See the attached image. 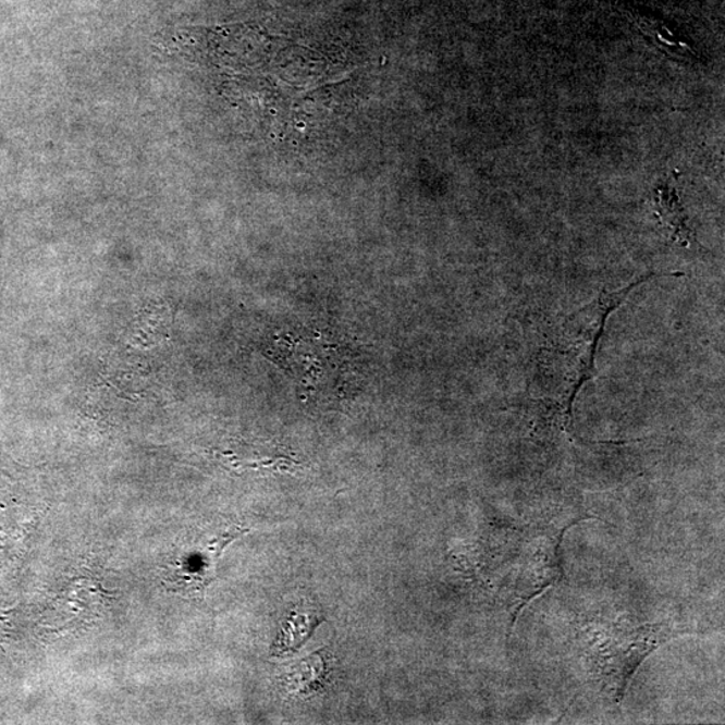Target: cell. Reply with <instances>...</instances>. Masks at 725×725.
Listing matches in <instances>:
<instances>
[{"instance_id":"1","label":"cell","mask_w":725,"mask_h":725,"mask_svg":"<svg viewBox=\"0 0 725 725\" xmlns=\"http://www.w3.org/2000/svg\"><path fill=\"white\" fill-rule=\"evenodd\" d=\"M653 275H643L624 290L603 293L578 312L568 316L551 332L544 348L540 351V395L551 416L564 429L572 425L574 401L594 372L598 345L610 315L637 285Z\"/></svg>"},{"instance_id":"2","label":"cell","mask_w":725,"mask_h":725,"mask_svg":"<svg viewBox=\"0 0 725 725\" xmlns=\"http://www.w3.org/2000/svg\"><path fill=\"white\" fill-rule=\"evenodd\" d=\"M589 635V652L615 698L625 695L638 666L661 643L675 637L665 625H602Z\"/></svg>"},{"instance_id":"3","label":"cell","mask_w":725,"mask_h":725,"mask_svg":"<svg viewBox=\"0 0 725 725\" xmlns=\"http://www.w3.org/2000/svg\"><path fill=\"white\" fill-rule=\"evenodd\" d=\"M327 666L325 659L320 652L293 665L292 669L286 672V689L296 695L319 690L327 681L328 672H330Z\"/></svg>"},{"instance_id":"4","label":"cell","mask_w":725,"mask_h":725,"mask_svg":"<svg viewBox=\"0 0 725 725\" xmlns=\"http://www.w3.org/2000/svg\"><path fill=\"white\" fill-rule=\"evenodd\" d=\"M655 204H658L659 214L663 218L666 226L672 230L675 238L678 242H683V244H689L692 233H690L676 194L667 188L661 189Z\"/></svg>"},{"instance_id":"5","label":"cell","mask_w":725,"mask_h":725,"mask_svg":"<svg viewBox=\"0 0 725 725\" xmlns=\"http://www.w3.org/2000/svg\"><path fill=\"white\" fill-rule=\"evenodd\" d=\"M318 623L319 618L315 617L314 614H298V610L297 612H292L290 617H287L284 632H282L279 642H275V648H279L280 652H282V650H287L292 647H300V643L307 640L310 630Z\"/></svg>"}]
</instances>
